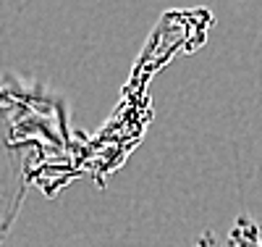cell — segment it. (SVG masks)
I'll list each match as a JSON object with an SVG mask.
<instances>
[{
  "mask_svg": "<svg viewBox=\"0 0 262 247\" xmlns=\"http://www.w3.org/2000/svg\"><path fill=\"white\" fill-rule=\"evenodd\" d=\"M11 87L0 84V244L11 234L29 192L32 145L11 119Z\"/></svg>",
  "mask_w": 262,
  "mask_h": 247,
  "instance_id": "obj_1",
  "label": "cell"
},
{
  "mask_svg": "<svg viewBox=\"0 0 262 247\" xmlns=\"http://www.w3.org/2000/svg\"><path fill=\"white\" fill-rule=\"evenodd\" d=\"M194 247H223L212 232H202ZM228 247H262V226L249 216L238 213L228 229Z\"/></svg>",
  "mask_w": 262,
  "mask_h": 247,
  "instance_id": "obj_2",
  "label": "cell"
}]
</instances>
